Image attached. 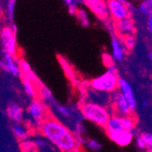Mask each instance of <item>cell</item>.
I'll return each instance as SVG.
<instances>
[{"instance_id":"obj_29","label":"cell","mask_w":152,"mask_h":152,"mask_svg":"<svg viewBox=\"0 0 152 152\" xmlns=\"http://www.w3.org/2000/svg\"><path fill=\"white\" fill-rule=\"evenodd\" d=\"M2 11V6H1V3H0V13Z\"/></svg>"},{"instance_id":"obj_3","label":"cell","mask_w":152,"mask_h":152,"mask_svg":"<svg viewBox=\"0 0 152 152\" xmlns=\"http://www.w3.org/2000/svg\"><path fill=\"white\" fill-rule=\"evenodd\" d=\"M118 74L114 66H109V68L103 75L95 77L89 83L91 88L107 93H111L118 88Z\"/></svg>"},{"instance_id":"obj_28","label":"cell","mask_w":152,"mask_h":152,"mask_svg":"<svg viewBox=\"0 0 152 152\" xmlns=\"http://www.w3.org/2000/svg\"><path fill=\"white\" fill-rule=\"evenodd\" d=\"M147 105H148V101H147L146 99H144V100H143V106H144V107H146Z\"/></svg>"},{"instance_id":"obj_9","label":"cell","mask_w":152,"mask_h":152,"mask_svg":"<svg viewBox=\"0 0 152 152\" xmlns=\"http://www.w3.org/2000/svg\"><path fill=\"white\" fill-rule=\"evenodd\" d=\"M118 89L124 96V98L126 99L130 109L133 112H135V110L137 108V101L135 99L134 91H133L130 84L125 79L118 78Z\"/></svg>"},{"instance_id":"obj_6","label":"cell","mask_w":152,"mask_h":152,"mask_svg":"<svg viewBox=\"0 0 152 152\" xmlns=\"http://www.w3.org/2000/svg\"><path fill=\"white\" fill-rule=\"evenodd\" d=\"M106 3L108 14L113 20L118 21L129 16V8L124 0H107Z\"/></svg>"},{"instance_id":"obj_27","label":"cell","mask_w":152,"mask_h":152,"mask_svg":"<svg viewBox=\"0 0 152 152\" xmlns=\"http://www.w3.org/2000/svg\"><path fill=\"white\" fill-rule=\"evenodd\" d=\"M148 31L152 32V17L151 15L148 16Z\"/></svg>"},{"instance_id":"obj_13","label":"cell","mask_w":152,"mask_h":152,"mask_svg":"<svg viewBox=\"0 0 152 152\" xmlns=\"http://www.w3.org/2000/svg\"><path fill=\"white\" fill-rule=\"evenodd\" d=\"M3 60L6 62L7 66L8 73H11L13 76L20 75V69H19L18 64L16 63V58H14L8 52L3 50Z\"/></svg>"},{"instance_id":"obj_7","label":"cell","mask_w":152,"mask_h":152,"mask_svg":"<svg viewBox=\"0 0 152 152\" xmlns=\"http://www.w3.org/2000/svg\"><path fill=\"white\" fill-rule=\"evenodd\" d=\"M27 112L39 125L43 121V119L48 116L46 104L42 103L38 99H35L31 102V104L27 107Z\"/></svg>"},{"instance_id":"obj_15","label":"cell","mask_w":152,"mask_h":152,"mask_svg":"<svg viewBox=\"0 0 152 152\" xmlns=\"http://www.w3.org/2000/svg\"><path fill=\"white\" fill-rule=\"evenodd\" d=\"M22 82H23V87H24V89H25L26 93L28 95L30 98L35 99L36 96H37V94H38V89L37 88L35 82L33 81L31 77H23Z\"/></svg>"},{"instance_id":"obj_11","label":"cell","mask_w":152,"mask_h":152,"mask_svg":"<svg viewBox=\"0 0 152 152\" xmlns=\"http://www.w3.org/2000/svg\"><path fill=\"white\" fill-rule=\"evenodd\" d=\"M91 11L101 19H107L108 18V10L105 0H90L87 2Z\"/></svg>"},{"instance_id":"obj_1","label":"cell","mask_w":152,"mask_h":152,"mask_svg":"<svg viewBox=\"0 0 152 152\" xmlns=\"http://www.w3.org/2000/svg\"><path fill=\"white\" fill-rule=\"evenodd\" d=\"M39 126L41 133L59 150L73 152L79 149V140L76 135L58 119L47 116Z\"/></svg>"},{"instance_id":"obj_26","label":"cell","mask_w":152,"mask_h":152,"mask_svg":"<svg viewBox=\"0 0 152 152\" xmlns=\"http://www.w3.org/2000/svg\"><path fill=\"white\" fill-rule=\"evenodd\" d=\"M58 112L62 115H64L65 117H69L70 116V113L68 111V109L65 107H58Z\"/></svg>"},{"instance_id":"obj_23","label":"cell","mask_w":152,"mask_h":152,"mask_svg":"<svg viewBox=\"0 0 152 152\" xmlns=\"http://www.w3.org/2000/svg\"><path fill=\"white\" fill-rule=\"evenodd\" d=\"M88 148L90 149V150H93V151H96V150H99L101 149L102 146L100 145L99 142H98L96 140H91L88 142Z\"/></svg>"},{"instance_id":"obj_4","label":"cell","mask_w":152,"mask_h":152,"mask_svg":"<svg viewBox=\"0 0 152 152\" xmlns=\"http://www.w3.org/2000/svg\"><path fill=\"white\" fill-rule=\"evenodd\" d=\"M109 107L111 108L114 115L133 116L134 113L118 88L109 93Z\"/></svg>"},{"instance_id":"obj_18","label":"cell","mask_w":152,"mask_h":152,"mask_svg":"<svg viewBox=\"0 0 152 152\" xmlns=\"http://www.w3.org/2000/svg\"><path fill=\"white\" fill-rule=\"evenodd\" d=\"M120 42L122 43V46H125V48L131 51L135 48L136 44V39L134 35H126L119 37Z\"/></svg>"},{"instance_id":"obj_17","label":"cell","mask_w":152,"mask_h":152,"mask_svg":"<svg viewBox=\"0 0 152 152\" xmlns=\"http://www.w3.org/2000/svg\"><path fill=\"white\" fill-rule=\"evenodd\" d=\"M19 148L21 151H25V152H37L39 150L38 147L37 146L35 141H31V140H22L19 141Z\"/></svg>"},{"instance_id":"obj_8","label":"cell","mask_w":152,"mask_h":152,"mask_svg":"<svg viewBox=\"0 0 152 152\" xmlns=\"http://www.w3.org/2000/svg\"><path fill=\"white\" fill-rule=\"evenodd\" d=\"M107 135L109 137V140H112L118 146L127 147L133 140L134 132L128 130H119L115 132H108L107 133Z\"/></svg>"},{"instance_id":"obj_25","label":"cell","mask_w":152,"mask_h":152,"mask_svg":"<svg viewBox=\"0 0 152 152\" xmlns=\"http://www.w3.org/2000/svg\"><path fill=\"white\" fill-rule=\"evenodd\" d=\"M136 143H137V147L139 148L140 149L143 150V149H147V147H146V144L144 143L143 140L141 139V137L139 136L137 137V140H136Z\"/></svg>"},{"instance_id":"obj_21","label":"cell","mask_w":152,"mask_h":152,"mask_svg":"<svg viewBox=\"0 0 152 152\" xmlns=\"http://www.w3.org/2000/svg\"><path fill=\"white\" fill-rule=\"evenodd\" d=\"M76 15L77 17V18L79 19L81 25L83 26H88L89 24V21H88V18L87 17V14L84 10H79V9H77V12H76Z\"/></svg>"},{"instance_id":"obj_2","label":"cell","mask_w":152,"mask_h":152,"mask_svg":"<svg viewBox=\"0 0 152 152\" xmlns=\"http://www.w3.org/2000/svg\"><path fill=\"white\" fill-rule=\"evenodd\" d=\"M80 111L86 119L101 128L106 126L108 118L111 116L108 111V108L90 101L82 104L80 107Z\"/></svg>"},{"instance_id":"obj_30","label":"cell","mask_w":152,"mask_h":152,"mask_svg":"<svg viewBox=\"0 0 152 152\" xmlns=\"http://www.w3.org/2000/svg\"><path fill=\"white\" fill-rule=\"evenodd\" d=\"M85 1H86V2H88V1H90V0H85Z\"/></svg>"},{"instance_id":"obj_22","label":"cell","mask_w":152,"mask_h":152,"mask_svg":"<svg viewBox=\"0 0 152 152\" xmlns=\"http://www.w3.org/2000/svg\"><path fill=\"white\" fill-rule=\"evenodd\" d=\"M140 137L143 140L144 143L146 144L147 149L150 150L152 148V135L150 133H143L140 135Z\"/></svg>"},{"instance_id":"obj_5","label":"cell","mask_w":152,"mask_h":152,"mask_svg":"<svg viewBox=\"0 0 152 152\" xmlns=\"http://www.w3.org/2000/svg\"><path fill=\"white\" fill-rule=\"evenodd\" d=\"M0 39L5 51L11 54L14 58H18V47L16 41L15 29L10 26H5L0 32Z\"/></svg>"},{"instance_id":"obj_14","label":"cell","mask_w":152,"mask_h":152,"mask_svg":"<svg viewBox=\"0 0 152 152\" xmlns=\"http://www.w3.org/2000/svg\"><path fill=\"white\" fill-rule=\"evenodd\" d=\"M12 131L13 134L17 137V140L18 141H22L25 140H27V137L29 136V130L27 129V127L21 122H18L14 124V126L12 127Z\"/></svg>"},{"instance_id":"obj_12","label":"cell","mask_w":152,"mask_h":152,"mask_svg":"<svg viewBox=\"0 0 152 152\" xmlns=\"http://www.w3.org/2000/svg\"><path fill=\"white\" fill-rule=\"evenodd\" d=\"M7 114L8 118H10L11 121L14 123H18V122H22L23 118V109L20 106L15 103H10L8 104L7 107Z\"/></svg>"},{"instance_id":"obj_16","label":"cell","mask_w":152,"mask_h":152,"mask_svg":"<svg viewBox=\"0 0 152 152\" xmlns=\"http://www.w3.org/2000/svg\"><path fill=\"white\" fill-rule=\"evenodd\" d=\"M111 47H112V55L116 60H122L124 58V48L122 47V43L120 42L119 38L113 37L111 40Z\"/></svg>"},{"instance_id":"obj_19","label":"cell","mask_w":152,"mask_h":152,"mask_svg":"<svg viewBox=\"0 0 152 152\" xmlns=\"http://www.w3.org/2000/svg\"><path fill=\"white\" fill-rule=\"evenodd\" d=\"M38 94L40 96L41 99L44 101V103H48V104H50L53 102V96H52V93L50 92V90L46 88V87H40V88L38 89Z\"/></svg>"},{"instance_id":"obj_10","label":"cell","mask_w":152,"mask_h":152,"mask_svg":"<svg viewBox=\"0 0 152 152\" xmlns=\"http://www.w3.org/2000/svg\"><path fill=\"white\" fill-rule=\"evenodd\" d=\"M116 28L119 37H123L126 35H134L136 31L134 22L130 16L116 21Z\"/></svg>"},{"instance_id":"obj_24","label":"cell","mask_w":152,"mask_h":152,"mask_svg":"<svg viewBox=\"0 0 152 152\" xmlns=\"http://www.w3.org/2000/svg\"><path fill=\"white\" fill-rule=\"evenodd\" d=\"M14 7H15V1H14V0H9V2H8V7H7V12H8V17L10 18V19H12V18H13Z\"/></svg>"},{"instance_id":"obj_20","label":"cell","mask_w":152,"mask_h":152,"mask_svg":"<svg viewBox=\"0 0 152 152\" xmlns=\"http://www.w3.org/2000/svg\"><path fill=\"white\" fill-rule=\"evenodd\" d=\"M151 7H152V0H144L140 7V9L143 14L149 16L151 15Z\"/></svg>"}]
</instances>
